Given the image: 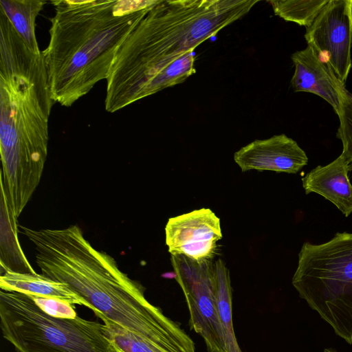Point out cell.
Returning a JSON list of instances; mask_svg holds the SVG:
<instances>
[{"label": "cell", "mask_w": 352, "mask_h": 352, "mask_svg": "<svg viewBox=\"0 0 352 352\" xmlns=\"http://www.w3.org/2000/svg\"><path fill=\"white\" fill-rule=\"evenodd\" d=\"M100 318L104 322L107 337L119 352H166L112 321Z\"/></svg>", "instance_id": "cell-17"}, {"label": "cell", "mask_w": 352, "mask_h": 352, "mask_svg": "<svg viewBox=\"0 0 352 352\" xmlns=\"http://www.w3.org/2000/svg\"><path fill=\"white\" fill-rule=\"evenodd\" d=\"M292 283L336 335L352 344V234L303 243Z\"/></svg>", "instance_id": "cell-5"}, {"label": "cell", "mask_w": 352, "mask_h": 352, "mask_svg": "<svg viewBox=\"0 0 352 352\" xmlns=\"http://www.w3.org/2000/svg\"><path fill=\"white\" fill-rule=\"evenodd\" d=\"M329 0L269 1L276 15L285 21L309 27Z\"/></svg>", "instance_id": "cell-16"}, {"label": "cell", "mask_w": 352, "mask_h": 352, "mask_svg": "<svg viewBox=\"0 0 352 352\" xmlns=\"http://www.w3.org/2000/svg\"><path fill=\"white\" fill-rule=\"evenodd\" d=\"M324 352H338L336 349L329 347L324 349Z\"/></svg>", "instance_id": "cell-21"}, {"label": "cell", "mask_w": 352, "mask_h": 352, "mask_svg": "<svg viewBox=\"0 0 352 352\" xmlns=\"http://www.w3.org/2000/svg\"><path fill=\"white\" fill-rule=\"evenodd\" d=\"M242 172L250 170L297 173L307 164L305 152L285 134L256 140L234 154Z\"/></svg>", "instance_id": "cell-10"}, {"label": "cell", "mask_w": 352, "mask_h": 352, "mask_svg": "<svg viewBox=\"0 0 352 352\" xmlns=\"http://www.w3.org/2000/svg\"><path fill=\"white\" fill-rule=\"evenodd\" d=\"M349 14H350L351 21V24H352V0H349Z\"/></svg>", "instance_id": "cell-20"}, {"label": "cell", "mask_w": 352, "mask_h": 352, "mask_svg": "<svg viewBox=\"0 0 352 352\" xmlns=\"http://www.w3.org/2000/svg\"><path fill=\"white\" fill-rule=\"evenodd\" d=\"M34 246L41 274L65 284L98 318H104L166 352H196L179 322L144 296V288L96 250L78 225L33 230L20 226Z\"/></svg>", "instance_id": "cell-2"}, {"label": "cell", "mask_w": 352, "mask_h": 352, "mask_svg": "<svg viewBox=\"0 0 352 352\" xmlns=\"http://www.w3.org/2000/svg\"><path fill=\"white\" fill-rule=\"evenodd\" d=\"M157 0H54L42 52L54 102L66 107L108 77L122 43Z\"/></svg>", "instance_id": "cell-4"}, {"label": "cell", "mask_w": 352, "mask_h": 352, "mask_svg": "<svg viewBox=\"0 0 352 352\" xmlns=\"http://www.w3.org/2000/svg\"><path fill=\"white\" fill-rule=\"evenodd\" d=\"M54 102L42 52H32L0 10L1 191L16 220L41 179Z\"/></svg>", "instance_id": "cell-3"}, {"label": "cell", "mask_w": 352, "mask_h": 352, "mask_svg": "<svg viewBox=\"0 0 352 352\" xmlns=\"http://www.w3.org/2000/svg\"><path fill=\"white\" fill-rule=\"evenodd\" d=\"M170 260L186 299L190 328L203 338L208 352H227L217 307L214 261L197 262L181 255H171Z\"/></svg>", "instance_id": "cell-7"}, {"label": "cell", "mask_w": 352, "mask_h": 352, "mask_svg": "<svg viewBox=\"0 0 352 352\" xmlns=\"http://www.w3.org/2000/svg\"><path fill=\"white\" fill-rule=\"evenodd\" d=\"M28 296L43 311L52 316L64 318H74L78 316L74 307L72 304L54 298Z\"/></svg>", "instance_id": "cell-19"}, {"label": "cell", "mask_w": 352, "mask_h": 352, "mask_svg": "<svg viewBox=\"0 0 352 352\" xmlns=\"http://www.w3.org/2000/svg\"><path fill=\"white\" fill-rule=\"evenodd\" d=\"M260 0H157L120 45L107 78L105 109L116 112L196 72L195 48Z\"/></svg>", "instance_id": "cell-1"}, {"label": "cell", "mask_w": 352, "mask_h": 352, "mask_svg": "<svg viewBox=\"0 0 352 352\" xmlns=\"http://www.w3.org/2000/svg\"><path fill=\"white\" fill-rule=\"evenodd\" d=\"M348 163L341 154L325 166H318L302 178L306 194L317 193L348 217L352 213V184Z\"/></svg>", "instance_id": "cell-12"}, {"label": "cell", "mask_w": 352, "mask_h": 352, "mask_svg": "<svg viewBox=\"0 0 352 352\" xmlns=\"http://www.w3.org/2000/svg\"><path fill=\"white\" fill-rule=\"evenodd\" d=\"M0 327L17 352H119L104 324L52 316L19 292L1 289Z\"/></svg>", "instance_id": "cell-6"}, {"label": "cell", "mask_w": 352, "mask_h": 352, "mask_svg": "<svg viewBox=\"0 0 352 352\" xmlns=\"http://www.w3.org/2000/svg\"><path fill=\"white\" fill-rule=\"evenodd\" d=\"M166 244L171 255L197 262L212 260L222 239L220 219L209 208L171 217L165 227Z\"/></svg>", "instance_id": "cell-9"}, {"label": "cell", "mask_w": 352, "mask_h": 352, "mask_svg": "<svg viewBox=\"0 0 352 352\" xmlns=\"http://www.w3.org/2000/svg\"><path fill=\"white\" fill-rule=\"evenodd\" d=\"M47 2L43 0H0V9L25 45L39 54L36 37V19Z\"/></svg>", "instance_id": "cell-14"}, {"label": "cell", "mask_w": 352, "mask_h": 352, "mask_svg": "<svg viewBox=\"0 0 352 352\" xmlns=\"http://www.w3.org/2000/svg\"><path fill=\"white\" fill-rule=\"evenodd\" d=\"M0 288L6 292L57 299L72 305L87 306L85 302L65 284L37 273H19L4 270L0 276Z\"/></svg>", "instance_id": "cell-13"}, {"label": "cell", "mask_w": 352, "mask_h": 352, "mask_svg": "<svg viewBox=\"0 0 352 352\" xmlns=\"http://www.w3.org/2000/svg\"><path fill=\"white\" fill-rule=\"evenodd\" d=\"M214 263L217 307L224 331L227 352H242L237 342L232 322V290L229 270L221 258Z\"/></svg>", "instance_id": "cell-15"}, {"label": "cell", "mask_w": 352, "mask_h": 352, "mask_svg": "<svg viewBox=\"0 0 352 352\" xmlns=\"http://www.w3.org/2000/svg\"><path fill=\"white\" fill-rule=\"evenodd\" d=\"M295 69L291 85L295 92H309L326 100L338 114L341 87L344 85L331 69L307 46L291 56Z\"/></svg>", "instance_id": "cell-11"}, {"label": "cell", "mask_w": 352, "mask_h": 352, "mask_svg": "<svg viewBox=\"0 0 352 352\" xmlns=\"http://www.w3.org/2000/svg\"><path fill=\"white\" fill-rule=\"evenodd\" d=\"M305 38L307 46L344 85L352 65L349 0H329L307 28Z\"/></svg>", "instance_id": "cell-8"}, {"label": "cell", "mask_w": 352, "mask_h": 352, "mask_svg": "<svg viewBox=\"0 0 352 352\" xmlns=\"http://www.w3.org/2000/svg\"><path fill=\"white\" fill-rule=\"evenodd\" d=\"M340 120L336 136L342 143V155L352 170V94L344 85L341 87L340 103L337 114Z\"/></svg>", "instance_id": "cell-18"}]
</instances>
